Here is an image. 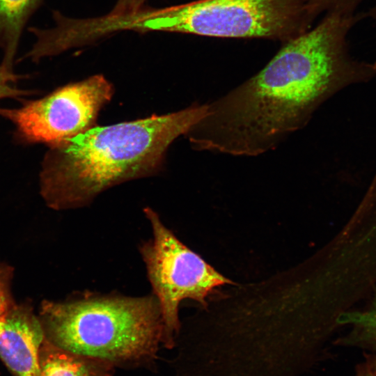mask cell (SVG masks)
<instances>
[{
	"instance_id": "obj_4",
	"label": "cell",
	"mask_w": 376,
	"mask_h": 376,
	"mask_svg": "<svg viewBox=\"0 0 376 376\" xmlns=\"http://www.w3.org/2000/svg\"><path fill=\"white\" fill-rule=\"evenodd\" d=\"M308 0H198L125 17L122 30L162 31L283 42L310 29Z\"/></svg>"
},
{
	"instance_id": "obj_1",
	"label": "cell",
	"mask_w": 376,
	"mask_h": 376,
	"mask_svg": "<svg viewBox=\"0 0 376 376\" xmlns=\"http://www.w3.org/2000/svg\"><path fill=\"white\" fill-rule=\"evenodd\" d=\"M343 28L334 13L285 42L260 72L208 104L187 134L193 148L257 156L305 126L337 79Z\"/></svg>"
},
{
	"instance_id": "obj_11",
	"label": "cell",
	"mask_w": 376,
	"mask_h": 376,
	"mask_svg": "<svg viewBox=\"0 0 376 376\" xmlns=\"http://www.w3.org/2000/svg\"><path fill=\"white\" fill-rule=\"evenodd\" d=\"M21 77L14 73L12 68L2 63L0 65V99L6 97L18 99L31 93L30 91L15 87V82Z\"/></svg>"
},
{
	"instance_id": "obj_16",
	"label": "cell",
	"mask_w": 376,
	"mask_h": 376,
	"mask_svg": "<svg viewBox=\"0 0 376 376\" xmlns=\"http://www.w3.org/2000/svg\"><path fill=\"white\" fill-rule=\"evenodd\" d=\"M366 361L370 364L376 375V350L372 354L368 355Z\"/></svg>"
},
{
	"instance_id": "obj_6",
	"label": "cell",
	"mask_w": 376,
	"mask_h": 376,
	"mask_svg": "<svg viewBox=\"0 0 376 376\" xmlns=\"http://www.w3.org/2000/svg\"><path fill=\"white\" fill-rule=\"evenodd\" d=\"M113 93L111 83L95 75L20 107L0 108V116L14 124L23 141L56 146L95 127L100 111Z\"/></svg>"
},
{
	"instance_id": "obj_8",
	"label": "cell",
	"mask_w": 376,
	"mask_h": 376,
	"mask_svg": "<svg viewBox=\"0 0 376 376\" xmlns=\"http://www.w3.org/2000/svg\"><path fill=\"white\" fill-rule=\"evenodd\" d=\"M111 364L65 351L45 338L40 353V376H112Z\"/></svg>"
},
{
	"instance_id": "obj_3",
	"label": "cell",
	"mask_w": 376,
	"mask_h": 376,
	"mask_svg": "<svg viewBox=\"0 0 376 376\" xmlns=\"http://www.w3.org/2000/svg\"><path fill=\"white\" fill-rule=\"evenodd\" d=\"M41 317L46 338L53 345L111 363L150 357L164 340L154 295L88 294L65 302L45 301Z\"/></svg>"
},
{
	"instance_id": "obj_5",
	"label": "cell",
	"mask_w": 376,
	"mask_h": 376,
	"mask_svg": "<svg viewBox=\"0 0 376 376\" xmlns=\"http://www.w3.org/2000/svg\"><path fill=\"white\" fill-rule=\"evenodd\" d=\"M143 212L153 236L141 245L140 253L159 305L163 343L170 347L180 329V302L190 299L205 306L206 298L216 288L233 282L182 243L152 208L145 207Z\"/></svg>"
},
{
	"instance_id": "obj_15",
	"label": "cell",
	"mask_w": 376,
	"mask_h": 376,
	"mask_svg": "<svg viewBox=\"0 0 376 376\" xmlns=\"http://www.w3.org/2000/svg\"><path fill=\"white\" fill-rule=\"evenodd\" d=\"M355 376H376L370 364L366 361L357 368Z\"/></svg>"
},
{
	"instance_id": "obj_2",
	"label": "cell",
	"mask_w": 376,
	"mask_h": 376,
	"mask_svg": "<svg viewBox=\"0 0 376 376\" xmlns=\"http://www.w3.org/2000/svg\"><path fill=\"white\" fill-rule=\"evenodd\" d=\"M208 111L194 104L164 115L97 126L49 147L40 173L41 194L57 210L88 205L102 191L159 172L166 151Z\"/></svg>"
},
{
	"instance_id": "obj_12",
	"label": "cell",
	"mask_w": 376,
	"mask_h": 376,
	"mask_svg": "<svg viewBox=\"0 0 376 376\" xmlns=\"http://www.w3.org/2000/svg\"><path fill=\"white\" fill-rule=\"evenodd\" d=\"M146 0H117L113 9L104 17L114 19L137 13Z\"/></svg>"
},
{
	"instance_id": "obj_13",
	"label": "cell",
	"mask_w": 376,
	"mask_h": 376,
	"mask_svg": "<svg viewBox=\"0 0 376 376\" xmlns=\"http://www.w3.org/2000/svg\"><path fill=\"white\" fill-rule=\"evenodd\" d=\"M13 304L10 302L5 279L0 272V319H1Z\"/></svg>"
},
{
	"instance_id": "obj_10",
	"label": "cell",
	"mask_w": 376,
	"mask_h": 376,
	"mask_svg": "<svg viewBox=\"0 0 376 376\" xmlns=\"http://www.w3.org/2000/svg\"><path fill=\"white\" fill-rule=\"evenodd\" d=\"M340 324L350 327L338 344L357 348L376 350V290L365 306L345 312L338 319Z\"/></svg>"
},
{
	"instance_id": "obj_14",
	"label": "cell",
	"mask_w": 376,
	"mask_h": 376,
	"mask_svg": "<svg viewBox=\"0 0 376 376\" xmlns=\"http://www.w3.org/2000/svg\"><path fill=\"white\" fill-rule=\"evenodd\" d=\"M336 0H308V6L311 13L316 17L322 10L329 7Z\"/></svg>"
},
{
	"instance_id": "obj_7",
	"label": "cell",
	"mask_w": 376,
	"mask_h": 376,
	"mask_svg": "<svg viewBox=\"0 0 376 376\" xmlns=\"http://www.w3.org/2000/svg\"><path fill=\"white\" fill-rule=\"evenodd\" d=\"M46 336L28 307L12 305L0 319V357L17 376H40V353Z\"/></svg>"
},
{
	"instance_id": "obj_9",
	"label": "cell",
	"mask_w": 376,
	"mask_h": 376,
	"mask_svg": "<svg viewBox=\"0 0 376 376\" xmlns=\"http://www.w3.org/2000/svg\"><path fill=\"white\" fill-rule=\"evenodd\" d=\"M43 0H0V49L2 64L13 68L22 31Z\"/></svg>"
}]
</instances>
